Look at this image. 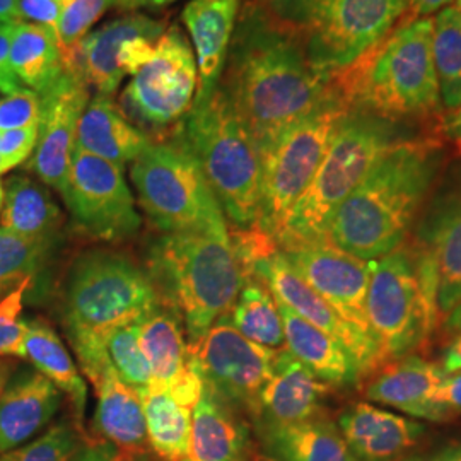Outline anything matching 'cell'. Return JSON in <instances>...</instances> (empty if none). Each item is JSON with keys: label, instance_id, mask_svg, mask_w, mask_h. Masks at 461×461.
Masks as SVG:
<instances>
[{"label": "cell", "instance_id": "1", "mask_svg": "<svg viewBox=\"0 0 461 461\" xmlns=\"http://www.w3.org/2000/svg\"><path fill=\"white\" fill-rule=\"evenodd\" d=\"M219 86L260 150L333 95L296 34L249 2L236 23Z\"/></svg>", "mask_w": 461, "mask_h": 461}, {"label": "cell", "instance_id": "2", "mask_svg": "<svg viewBox=\"0 0 461 461\" xmlns=\"http://www.w3.org/2000/svg\"><path fill=\"white\" fill-rule=\"evenodd\" d=\"M441 159V148L434 140H400L337 209L327 243L361 260H378L402 247Z\"/></svg>", "mask_w": 461, "mask_h": 461}, {"label": "cell", "instance_id": "3", "mask_svg": "<svg viewBox=\"0 0 461 461\" xmlns=\"http://www.w3.org/2000/svg\"><path fill=\"white\" fill-rule=\"evenodd\" d=\"M432 17H409L354 64L331 74L333 91L348 110L400 122L441 106L432 59Z\"/></svg>", "mask_w": 461, "mask_h": 461}, {"label": "cell", "instance_id": "4", "mask_svg": "<svg viewBox=\"0 0 461 461\" xmlns=\"http://www.w3.org/2000/svg\"><path fill=\"white\" fill-rule=\"evenodd\" d=\"M159 304L161 297L150 277L127 257L91 251L76 260L67 280L64 323L91 383L110 359L106 337L137 323Z\"/></svg>", "mask_w": 461, "mask_h": 461}, {"label": "cell", "instance_id": "5", "mask_svg": "<svg viewBox=\"0 0 461 461\" xmlns=\"http://www.w3.org/2000/svg\"><path fill=\"white\" fill-rule=\"evenodd\" d=\"M152 284L183 318L188 346L230 313L247 272L230 230L167 232L152 253Z\"/></svg>", "mask_w": 461, "mask_h": 461}, {"label": "cell", "instance_id": "6", "mask_svg": "<svg viewBox=\"0 0 461 461\" xmlns=\"http://www.w3.org/2000/svg\"><path fill=\"white\" fill-rule=\"evenodd\" d=\"M398 122L348 110L331 137L313 180L287 215L277 245L282 249L327 243L330 221L379 159L403 140Z\"/></svg>", "mask_w": 461, "mask_h": 461}, {"label": "cell", "instance_id": "7", "mask_svg": "<svg viewBox=\"0 0 461 461\" xmlns=\"http://www.w3.org/2000/svg\"><path fill=\"white\" fill-rule=\"evenodd\" d=\"M176 139L197 159L230 222L241 230L255 226L260 211L262 152L221 86L209 98L194 101Z\"/></svg>", "mask_w": 461, "mask_h": 461}, {"label": "cell", "instance_id": "8", "mask_svg": "<svg viewBox=\"0 0 461 461\" xmlns=\"http://www.w3.org/2000/svg\"><path fill=\"white\" fill-rule=\"evenodd\" d=\"M366 313L383 363L428 340L441 314L436 268L422 248L398 247L373 260Z\"/></svg>", "mask_w": 461, "mask_h": 461}, {"label": "cell", "instance_id": "9", "mask_svg": "<svg viewBox=\"0 0 461 461\" xmlns=\"http://www.w3.org/2000/svg\"><path fill=\"white\" fill-rule=\"evenodd\" d=\"M296 34L314 67L335 74L396 26L407 0H268L260 4Z\"/></svg>", "mask_w": 461, "mask_h": 461}, {"label": "cell", "instance_id": "10", "mask_svg": "<svg viewBox=\"0 0 461 461\" xmlns=\"http://www.w3.org/2000/svg\"><path fill=\"white\" fill-rule=\"evenodd\" d=\"M131 176L142 209L166 234L228 228L197 159L178 139L150 142L133 161Z\"/></svg>", "mask_w": 461, "mask_h": 461}, {"label": "cell", "instance_id": "11", "mask_svg": "<svg viewBox=\"0 0 461 461\" xmlns=\"http://www.w3.org/2000/svg\"><path fill=\"white\" fill-rule=\"evenodd\" d=\"M333 86V84H331ZM348 108L333 91L331 98L276 137L262 152L260 211L255 226L276 241L294 203L321 165L331 137Z\"/></svg>", "mask_w": 461, "mask_h": 461}, {"label": "cell", "instance_id": "12", "mask_svg": "<svg viewBox=\"0 0 461 461\" xmlns=\"http://www.w3.org/2000/svg\"><path fill=\"white\" fill-rule=\"evenodd\" d=\"M60 194L74 222L89 238L120 241L133 236L142 224L123 167L81 149L74 148Z\"/></svg>", "mask_w": 461, "mask_h": 461}, {"label": "cell", "instance_id": "13", "mask_svg": "<svg viewBox=\"0 0 461 461\" xmlns=\"http://www.w3.org/2000/svg\"><path fill=\"white\" fill-rule=\"evenodd\" d=\"M277 350L243 337L226 316L217 320L197 344L188 346V361L214 395L234 409L255 412L257 400L272 376Z\"/></svg>", "mask_w": 461, "mask_h": 461}, {"label": "cell", "instance_id": "14", "mask_svg": "<svg viewBox=\"0 0 461 461\" xmlns=\"http://www.w3.org/2000/svg\"><path fill=\"white\" fill-rule=\"evenodd\" d=\"M197 59L178 26L161 36L148 64L132 76L123 101L133 115L154 127L180 122L197 95Z\"/></svg>", "mask_w": 461, "mask_h": 461}, {"label": "cell", "instance_id": "15", "mask_svg": "<svg viewBox=\"0 0 461 461\" xmlns=\"http://www.w3.org/2000/svg\"><path fill=\"white\" fill-rule=\"evenodd\" d=\"M251 276L268 285L277 303L287 306L303 320L346 347L347 352L357 364L361 376L373 373L383 364L376 340L346 323L329 303L299 276L282 251L277 249L258 260Z\"/></svg>", "mask_w": 461, "mask_h": 461}, {"label": "cell", "instance_id": "16", "mask_svg": "<svg viewBox=\"0 0 461 461\" xmlns=\"http://www.w3.org/2000/svg\"><path fill=\"white\" fill-rule=\"evenodd\" d=\"M280 251L346 323L373 337L366 313L373 260H361L329 243Z\"/></svg>", "mask_w": 461, "mask_h": 461}, {"label": "cell", "instance_id": "17", "mask_svg": "<svg viewBox=\"0 0 461 461\" xmlns=\"http://www.w3.org/2000/svg\"><path fill=\"white\" fill-rule=\"evenodd\" d=\"M41 115L38 142L34 148L32 169L51 188L62 192L76 148L77 125L89 96V86L77 70H67L41 95Z\"/></svg>", "mask_w": 461, "mask_h": 461}, {"label": "cell", "instance_id": "18", "mask_svg": "<svg viewBox=\"0 0 461 461\" xmlns=\"http://www.w3.org/2000/svg\"><path fill=\"white\" fill-rule=\"evenodd\" d=\"M417 247L434 264L439 314L447 316L461 299V183L432 202L419 226Z\"/></svg>", "mask_w": 461, "mask_h": 461}, {"label": "cell", "instance_id": "19", "mask_svg": "<svg viewBox=\"0 0 461 461\" xmlns=\"http://www.w3.org/2000/svg\"><path fill=\"white\" fill-rule=\"evenodd\" d=\"M327 393V383L316 378L287 348H280L253 415L258 428L303 422L320 415V403Z\"/></svg>", "mask_w": 461, "mask_h": 461}, {"label": "cell", "instance_id": "20", "mask_svg": "<svg viewBox=\"0 0 461 461\" xmlns=\"http://www.w3.org/2000/svg\"><path fill=\"white\" fill-rule=\"evenodd\" d=\"M339 429L357 461H393L420 441L426 428L403 415L359 402L339 419Z\"/></svg>", "mask_w": 461, "mask_h": 461}, {"label": "cell", "instance_id": "21", "mask_svg": "<svg viewBox=\"0 0 461 461\" xmlns=\"http://www.w3.org/2000/svg\"><path fill=\"white\" fill-rule=\"evenodd\" d=\"M238 16L240 0H192L186 4L183 21L197 59L195 101L209 98L219 86Z\"/></svg>", "mask_w": 461, "mask_h": 461}, {"label": "cell", "instance_id": "22", "mask_svg": "<svg viewBox=\"0 0 461 461\" xmlns=\"http://www.w3.org/2000/svg\"><path fill=\"white\" fill-rule=\"evenodd\" d=\"M446 376L439 364L429 363L417 356H405L383 369L369 383L366 395L373 402L393 407L415 419L445 422L449 417L436 405L434 396Z\"/></svg>", "mask_w": 461, "mask_h": 461}, {"label": "cell", "instance_id": "23", "mask_svg": "<svg viewBox=\"0 0 461 461\" xmlns=\"http://www.w3.org/2000/svg\"><path fill=\"white\" fill-rule=\"evenodd\" d=\"M165 32L166 23L161 19L144 14L118 17L86 34L76 51L74 68L89 87L96 89V95L112 98L125 77L118 67L122 45L139 34L163 36Z\"/></svg>", "mask_w": 461, "mask_h": 461}, {"label": "cell", "instance_id": "24", "mask_svg": "<svg viewBox=\"0 0 461 461\" xmlns=\"http://www.w3.org/2000/svg\"><path fill=\"white\" fill-rule=\"evenodd\" d=\"M60 405V390L41 373L17 376L0 395V455L26 445L49 424Z\"/></svg>", "mask_w": 461, "mask_h": 461}, {"label": "cell", "instance_id": "25", "mask_svg": "<svg viewBox=\"0 0 461 461\" xmlns=\"http://www.w3.org/2000/svg\"><path fill=\"white\" fill-rule=\"evenodd\" d=\"M224 400L209 388L192 411L188 453L183 461H249V432Z\"/></svg>", "mask_w": 461, "mask_h": 461}, {"label": "cell", "instance_id": "26", "mask_svg": "<svg viewBox=\"0 0 461 461\" xmlns=\"http://www.w3.org/2000/svg\"><path fill=\"white\" fill-rule=\"evenodd\" d=\"M149 144L148 135L133 127L110 96L96 95L87 103L77 125L76 148L123 167Z\"/></svg>", "mask_w": 461, "mask_h": 461}, {"label": "cell", "instance_id": "27", "mask_svg": "<svg viewBox=\"0 0 461 461\" xmlns=\"http://www.w3.org/2000/svg\"><path fill=\"white\" fill-rule=\"evenodd\" d=\"M279 304L287 350L304 364L316 378L331 386H352L361 373L344 346L316 329L299 314Z\"/></svg>", "mask_w": 461, "mask_h": 461}, {"label": "cell", "instance_id": "28", "mask_svg": "<svg viewBox=\"0 0 461 461\" xmlns=\"http://www.w3.org/2000/svg\"><path fill=\"white\" fill-rule=\"evenodd\" d=\"M258 429L270 461H357L340 429L320 415L296 424Z\"/></svg>", "mask_w": 461, "mask_h": 461}, {"label": "cell", "instance_id": "29", "mask_svg": "<svg viewBox=\"0 0 461 461\" xmlns=\"http://www.w3.org/2000/svg\"><path fill=\"white\" fill-rule=\"evenodd\" d=\"M96 390L95 426L99 434L122 449H139L148 441L146 419L139 393L116 375L113 364L106 363L101 376L93 383Z\"/></svg>", "mask_w": 461, "mask_h": 461}, {"label": "cell", "instance_id": "30", "mask_svg": "<svg viewBox=\"0 0 461 461\" xmlns=\"http://www.w3.org/2000/svg\"><path fill=\"white\" fill-rule=\"evenodd\" d=\"M137 339L150 367V388L173 392L190 373L178 318L159 304L137 321Z\"/></svg>", "mask_w": 461, "mask_h": 461}, {"label": "cell", "instance_id": "31", "mask_svg": "<svg viewBox=\"0 0 461 461\" xmlns=\"http://www.w3.org/2000/svg\"><path fill=\"white\" fill-rule=\"evenodd\" d=\"M0 228L28 240L59 243L62 212L40 183L13 176L4 186Z\"/></svg>", "mask_w": 461, "mask_h": 461}, {"label": "cell", "instance_id": "32", "mask_svg": "<svg viewBox=\"0 0 461 461\" xmlns=\"http://www.w3.org/2000/svg\"><path fill=\"white\" fill-rule=\"evenodd\" d=\"M23 357L30 359L45 378L70 396L81 419L87 403V386L55 330L41 320L26 321Z\"/></svg>", "mask_w": 461, "mask_h": 461}, {"label": "cell", "instance_id": "33", "mask_svg": "<svg viewBox=\"0 0 461 461\" xmlns=\"http://www.w3.org/2000/svg\"><path fill=\"white\" fill-rule=\"evenodd\" d=\"M11 68L17 81L41 95L64 72L60 47L53 30L33 23L14 24Z\"/></svg>", "mask_w": 461, "mask_h": 461}, {"label": "cell", "instance_id": "34", "mask_svg": "<svg viewBox=\"0 0 461 461\" xmlns=\"http://www.w3.org/2000/svg\"><path fill=\"white\" fill-rule=\"evenodd\" d=\"M149 445L166 461H183L192 432V411L163 390L149 388L140 395Z\"/></svg>", "mask_w": 461, "mask_h": 461}, {"label": "cell", "instance_id": "35", "mask_svg": "<svg viewBox=\"0 0 461 461\" xmlns=\"http://www.w3.org/2000/svg\"><path fill=\"white\" fill-rule=\"evenodd\" d=\"M228 318L234 329L258 346L280 350L285 344L279 304L257 277L247 279Z\"/></svg>", "mask_w": 461, "mask_h": 461}, {"label": "cell", "instance_id": "36", "mask_svg": "<svg viewBox=\"0 0 461 461\" xmlns=\"http://www.w3.org/2000/svg\"><path fill=\"white\" fill-rule=\"evenodd\" d=\"M432 23V59L441 104L455 112L461 104V13L447 5Z\"/></svg>", "mask_w": 461, "mask_h": 461}, {"label": "cell", "instance_id": "37", "mask_svg": "<svg viewBox=\"0 0 461 461\" xmlns=\"http://www.w3.org/2000/svg\"><path fill=\"white\" fill-rule=\"evenodd\" d=\"M59 243L36 241L0 228V299L33 280Z\"/></svg>", "mask_w": 461, "mask_h": 461}, {"label": "cell", "instance_id": "38", "mask_svg": "<svg viewBox=\"0 0 461 461\" xmlns=\"http://www.w3.org/2000/svg\"><path fill=\"white\" fill-rule=\"evenodd\" d=\"M110 363L120 379L133 388L139 396L152 386L148 359L139 346L137 323L113 330L104 342Z\"/></svg>", "mask_w": 461, "mask_h": 461}, {"label": "cell", "instance_id": "39", "mask_svg": "<svg viewBox=\"0 0 461 461\" xmlns=\"http://www.w3.org/2000/svg\"><path fill=\"white\" fill-rule=\"evenodd\" d=\"M115 5L116 0H66L55 32L64 68L74 70L76 51L86 34L89 33L99 17Z\"/></svg>", "mask_w": 461, "mask_h": 461}, {"label": "cell", "instance_id": "40", "mask_svg": "<svg viewBox=\"0 0 461 461\" xmlns=\"http://www.w3.org/2000/svg\"><path fill=\"white\" fill-rule=\"evenodd\" d=\"M81 447L83 443L76 428L62 422L32 443L0 455V461H72Z\"/></svg>", "mask_w": 461, "mask_h": 461}, {"label": "cell", "instance_id": "41", "mask_svg": "<svg viewBox=\"0 0 461 461\" xmlns=\"http://www.w3.org/2000/svg\"><path fill=\"white\" fill-rule=\"evenodd\" d=\"M33 285H21L0 299V357H23V339L26 320H21L26 293Z\"/></svg>", "mask_w": 461, "mask_h": 461}, {"label": "cell", "instance_id": "42", "mask_svg": "<svg viewBox=\"0 0 461 461\" xmlns=\"http://www.w3.org/2000/svg\"><path fill=\"white\" fill-rule=\"evenodd\" d=\"M41 99L33 89L21 87L0 99V132L40 125Z\"/></svg>", "mask_w": 461, "mask_h": 461}, {"label": "cell", "instance_id": "43", "mask_svg": "<svg viewBox=\"0 0 461 461\" xmlns=\"http://www.w3.org/2000/svg\"><path fill=\"white\" fill-rule=\"evenodd\" d=\"M38 142V125L7 131L0 135V159L5 171L16 167L30 158Z\"/></svg>", "mask_w": 461, "mask_h": 461}, {"label": "cell", "instance_id": "44", "mask_svg": "<svg viewBox=\"0 0 461 461\" xmlns=\"http://www.w3.org/2000/svg\"><path fill=\"white\" fill-rule=\"evenodd\" d=\"M21 21L57 32L66 0H16Z\"/></svg>", "mask_w": 461, "mask_h": 461}, {"label": "cell", "instance_id": "45", "mask_svg": "<svg viewBox=\"0 0 461 461\" xmlns=\"http://www.w3.org/2000/svg\"><path fill=\"white\" fill-rule=\"evenodd\" d=\"M14 24L0 23V91L4 95H13L21 89L13 68H11V43H13Z\"/></svg>", "mask_w": 461, "mask_h": 461}, {"label": "cell", "instance_id": "46", "mask_svg": "<svg viewBox=\"0 0 461 461\" xmlns=\"http://www.w3.org/2000/svg\"><path fill=\"white\" fill-rule=\"evenodd\" d=\"M434 402L441 411L447 413L449 419L461 412V371L455 375H447L441 381Z\"/></svg>", "mask_w": 461, "mask_h": 461}, {"label": "cell", "instance_id": "47", "mask_svg": "<svg viewBox=\"0 0 461 461\" xmlns=\"http://www.w3.org/2000/svg\"><path fill=\"white\" fill-rule=\"evenodd\" d=\"M441 369L446 375H455L461 371V333H458L449 346L446 347L441 357Z\"/></svg>", "mask_w": 461, "mask_h": 461}, {"label": "cell", "instance_id": "48", "mask_svg": "<svg viewBox=\"0 0 461 461\" xmlns=\"http://www.w3.org/2000/svg\"><path fill=\"white\" fill-rule=\"evenodd\" d=\"M72 461H116V456L110 446L83 445Z\"/></svg>", "mask_w": 461, "mask_h": 461}, {"label": "cell", "instance_id": "49", "mask_svg": "<svg viewBox=\"0 0 461 461\" xmlns=\"http://www.w3.org/2000/svg\"><path fill=\"white\" fill-rule=\"evenodd\" d=\"M453 0H407V9L411 17H429L434 13L443 11Z\"/></svg>", "mask_w": 461, "mask_h": 461}, {"label": "cell", "instance_id": "50", "mask_svg": "<svg viewBox=\"0 0 461 461\" xmlns=\"http://www.w3.org/2000/svg\"><path fill=\"white\" fill-rule=\"evenodd\" d=\"M178 0H116L115 7L122 11H137V9H158L165 7Z\"/></svg>", "mask_w": 461, "mask_h": 461}, {"label": "cell", "instance_id": "51", "mask_svg": "<svg viewBox=\"0 0 461 461\" xmlns=\"http://www.w3.org/2000/svg\"><path fill=\"white\" fill-rule=\"evenodd\" d=\"M0 23L4 24L23 23L17 13L16 0H0Z\"/></svg>", "mask_w": 461, "mask_h": 461}, {"label": "cell", "instance_id": "52", "mask_svg": "<svg viewBox=\"0 0 461 461\" xmlns=\"http://www.w3.org/2000/svg\"><path fill=\"white\" fill-rule=\"evenodd\" d=\"M429 461H461V445L447 446Z\"/></svg>", "mask_w": 461, "mask_h": 461}, {"label": "cell", "instance_id": "53", "mask_svg": "<svg viewBox=\"0 0 461 461\" xmlns=\"http://www.w3.org/2000/svg\"><path fill=\"white\" fill-rule=\"evenodd\" d=\"M446 330L453 333H461V299L460 303L453 308V312L446 316Z\"/></svg>", "mask_w": 461, "mask_h": 461}, {"label": "cell", "instance_id": "54", "mask_svg": "<svg viewBox=\"0 0 461 461\" xmlns=\"http://www.w3.org/2000/svg\"><path fill=\"white\" fill-rule=\"evenodd\" d=\"M447 131H449L453 137H456L458 140H461V104L453 112V115L449 116Z\"/></svg>", "mask_w": 461, "mask_h": 461}, {"label": "cell", "instance_id": "55", "mask_svg": "<svg viewBox=\"0 0 461 461\" xmlns=\"http://www.w3.org/2000/svg\"><path fill=\"white\" fill-rule=\"evenodd\" d=\"M11 369H13L11 363L0 357V395H2V392L5 390V386H7V383H9Z\"/></svg>", "mask_w": 461, "mask_h": 461}, {"label": "cell", "instance_id": "56", "mask_svg": "<svg viewBox=\"0 0 461 461\" xmlns=\"http://www.w3.org/2000/svg\"><path fill=\"white\" fill-rule=\"evenodd\" d=\"M2 205H4V185L0 182V209H2Z\"/></svg>", "mask_w": 461, "mask_h": 461}, {"label": "cell", "instance_id": "57", "mask_svg": "<svg viewBox=\"0 0 461 461\" xmlns=\"http://www.w3.org/2000/svg\"><path fill=\"white\" fill-rule=\"evenodd\" d=\"M455 7L461 13V0H455Z\"/></svg>", "mask_w": 461, "mask_h": 461}, {"label": "cell", "instance_id": "58", "mask_svg": "<svg viewBox=\"0 0 461 461\" xmlns=\"http://www.w3.org/2000/svg\"><path fill=\"white\" fill-rule=\"evenodd\" d=\"M2 173H5V167H4V163H2V159H0V175Z\"/></svg>", "mask_w": 461, "mask_h": 461}, {"label": "cell", "instance_id": "59", "mask_svg": "<svg viewBox=\"0 0 461 461\" xmlns=\"http://www.w3.org/2000/svg\"><path fill=\"white\" fill-rule=\"evenodd\" d=\"M249 2H253V4H265V2H268V0H249Z\"/></svg>", "mask_w": 461, "mask_h": 461}, {"label": "cell", "instance_id": "60", "mask_svg": "<svg viewBox=\"0 0 461 461\" xmlns=\"http://www.w3.org/2000/svg\"><path fill=\"white\" fill-rule=\"evenodd\" d=\"M403 461H420V460H403Z\"/></svg>", "mask_w": 461, "mask_h": 461}, {"label": "cell", "instance_id": "61", "mask_svg": "<svg viewBox=\"0 0 461 461\" xmlns=\"http://www.w3.org/2000/svg\"><path fill=\"white\" fill-rule=\"evenodd\" d=\"M0 135H2V132H0Z\"/></svg>", "mask_w": 461, "mask_h": 461}]
</instances>
